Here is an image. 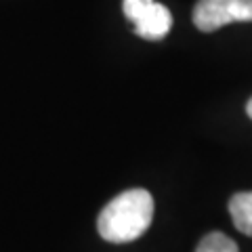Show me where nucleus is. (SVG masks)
<instances>
[{"instance_id":"423d86ee","label":"nucleus","mask_w":252,"mask_h":252,"mask_svg":"<svg viewBox=\"0 0 252 252\" xmlns=\"http://www.w3.org/2000/svg\"><path fill=\"white\" fill-rule=\"evenodd\" d=\"M246 114L250 116V120H252V99L248 101V105H246Z\"/></svg>"},{"instance_id":"20e7f679","label":"nucleus","mask_w":252,"mask_h":252,"mask_svg":"<svg viewBox=\"0 0 252 252\" xmlns=\"http://www.w3.org/2000/svg\"><path fill=\"white\" fill-rule=\"evenodd\" d=\"M229 215L233 219L235 229L252 238V191H242L231 195Z\"/></svg>"},{"instance_id":"39448f33","label":"nucleus","mask_w":252,"mask_h":252,"mask_svg":"<svg viewBox=\"0 0 252 252\" xmlns=\"http://www.w3.org/2000/svg\"><path fill=\"white\" fill-rule=\"evenodd\" d=\"M195 252H240V248H238V244L231 238H227L225 233L212 231L200 240Z\"/></svg>"},{"instance_id":"f257e3e1","label":"nucleus","mask_w":252,"mask_h":252,"mask_svg":"<svg viewBox=\"0 0 252 252\" xmlns=\"http://www.w3.org/2000/svg\"><path fill=\"white\" fill-rule=\"evenodd\" d=\"M154 198L147 189H128L107 204L97 219V231L105 242L128 244L152 225Z\"/></svg>"},{"instance_id":"7ed1b4c3","label":"nucleus","mask_w":252,"mask_h":252,"mask_svg":"<svg viewBox=\"0 0 252 252\" xmlns=\"http://www.w3.org/2000/svg\"><path fill=\"white\" fill-rule=\"evenodd\" d=\"M124 15L132 26H135L137 34L143 40L158 42L172 28V15L164 4L156 2V0H124L122 2Z\"/></svg>"},{"instance_id":"f03ea898","label":"nucleus","mask_w":252,"mask_h":252,"mask_svg":"<svg viewBox=\"0 0 252 252\" xmlns=\"http://www.w3.org/2000/svg\"><path fill=\"white\" fill-rule=\"evenodd\" d=\"M246 21H252V0H198L193 6V26L200 32Z\"/></svg>"}]
</instances>
